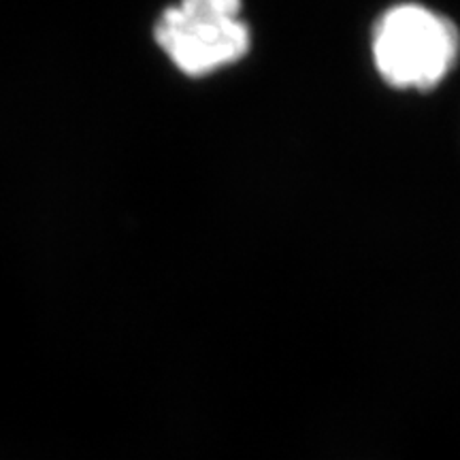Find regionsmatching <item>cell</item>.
<instances>
[{"label": "cell", "instance_id": "1", "mask_svg": "<svg viewBox=\"0 0 460 460\" xmlns=\"http://www.w3.org/2000/svg\"><path fill=\"white\" fill-rule=\"evenodd\" d=\"M458 49V28L418 3L390 7L373 31V60L396 88H435L456 65Z\"/></svg>", "mask_w": 460, "mask_h": 460}, {"label": "cell", "instance_id": "2", "mask_svg": "<svg viewBox=\"0 0 460 460\" xmlns=\"http://www.w3.org/2000/svg\"><path fill=\"white\" fill-rule=\"evenodd\" d=\"M154 39L188 77H205L234 65L250 49L241 0H180L160 13Z\"/></svg>", "mask_w": 460, "mask_h": 460}]
</instances>
